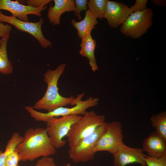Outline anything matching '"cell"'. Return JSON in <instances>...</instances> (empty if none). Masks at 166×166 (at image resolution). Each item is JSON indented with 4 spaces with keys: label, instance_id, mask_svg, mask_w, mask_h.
<instances>
[{
    "label": "cell",
    "instance_id": "6da1fadb",
    "mask_svg": "<svg viewBox=\"0 0 166 166\" xmlns=\"http://www.w3.org/2000/svg\"><path fill=\"white\" fill-rule=\"evenodd\" d=\"M15 150L19 154L20 160L32 161L40 157H49L56 152L47 133L46 128H30L25 133L22 141Z\"/></svg>",
    "mask_w": 166,
    "mask_h": 166
},
{
    "label": "cell",
    "instance_id": "7a4b0ae2",
    "mask_svg": "<svg viewBox=\"0 0 166 166\" xmlns=\"http://www.w3.org/2000/svg\"><path fill=\"white\" fill-rule=\"evenodd\" d=\"M65 63L58 66L54 70L48 69L44 75V80L47 84L46 92L42 97L37 101L33 107L35 110L44 109L48 112L67 105L75 106L85 95L82 93L75 98L71 96L65 97L60 95L57 83L59 79L63 73L66 67Z\"/></svg>",
    "mask_w": 166,
    "mask_h": 166
},
{
    "label": "cell",
    "instance_id": "3957f363",
    "mask_svg": "<svg viewBox=\"0 0 166 166\" xmlns=\"http://www.w3.org/2000/svg\"><path fill=\"white\" fill-rule=\"evenodd\" d=\"M107 123L105 122L99 126L92 134L69 147V155L73 162H86L94 159L95 148L106 129Z\"/></svg>",
    "mask_w": 166,
    "mask_h": 166
},
{
    "label": "cell",
    "instance_id": "277c9868",
    "mask_svg": "<svg viewBox=\"0 0 166 166\" xmlns=\"http://www.w3.org/2000/svg\"><path fill=\"white\" fill-rule=\"evenodd\" d=\"M103 115H97L93 110L86 113L73 123L67 135L69 147L94 132L105 122Z\"/></svg>",
    "mask_w": 166,
    "mask_h": 166
},
{
    "label": "cell",
    "instance_id": "5b68a950",
    "mask_svg": "<svg viewBox=\"0 0 166 166\" xmlns=\"http://www.w3.org/2000/svg\"><path fill=\"white\" fill-rule=\"evenodd\" d=\"M99 101L98 98L90 97L84 101L81 100L73 107H61L47 113L38 112L30 106H26L25 109L36 121L46 122L49 119L53 117L67 116L71 115H83L88 109L97 105Z\"/></svg>",
    "mask_w": 166,
    "mask_h": 166
},
{
    "label": "cell",
    "instance_id": "8992f818",
    "mask_svg": "<svg viewBox=\"0 0 166 166\" xmlns=\"http://www.w3.org/2000/svg\"><path fill=\"white\" fill-rule=\"evenodd\" d=\"M153 15L152 9L148 8L141 11L132 13L121 24V32L132 38H140L152 26Z\"/></svg>",
    "mask_w": 166,
    "mask_h": 166
},
{
    "label": "cell",
    "instance_id": "52a82bcc",
    "mask_svg": "<svg viewBox=\"0 0 166 166\" xmlns=\"http://www.w3.org/2000/svg\"><path fill=\"white\" fill-rule=\"evenodd\" d=\"M81 117L71 115L60 118L53 117L47 121V133L56 148H59L65 145L66 141L63 139L64 138L67 136L72 125Z\"/></svg>",
    "mask_w": 166,
    "mask_h": 166
},
{
    "label": "cell",
    "instance_id": "ba28073f",
    "mask_svg": "<svg viewBox=\"0 0 166 166\" xmlns=\"http://www.w3.org/2000/svg\"><path fill=\"white\" fill-rule=\"evenodd\" d=\"M122 125L119 121L107 123L106 129L95 148V153L106 151L113 155L124 144L123 142Z\"/></svg>",
    "mask_w": 166,
    "mask_h": 166
},
{
    "label": "cell",
    "instance_id": "9c48e42d",
    "mask_svg": "<svg viewBox=\"0 0 166 166\" xmlns=\"http://www.w3.org/2000/svg\"><path fill=\"white\" fill-rule=\"evenodd\" d=\"M0 20L14 26L20 31L25 32L31 35L43 48H47L51 45L50 41L45 38L42 34V27L44 20L42 18L36 22L23 21L12 16L6 15L0 10Z\"/></svg>",
    "mask_w": 166,
    "mask_h": 166
},
{
    "label": "cell",
    "instance_id": "30bf717a",
    "mask_svg": "<svg viewBox=\"0 0 166 166\" xmlns=\"http://www.w3.org/2000/svg\"><path fill=\"white\" fill-rule=\"evenodd\" d=\"M142 148H133L124 144L115 153L114 157V166H125L130 164L137 163L141 166H146L145 155Z\"/></svg>",
    "mask_w": 166,
    "mask_h": 166
},
{
    "label": "cell",
    "instance_id": "8fae6325",
    "mask_svg": "<svg viewBox=\"0 0 166 166\" xmlns=\"http://www.w3.org/2000/svg\"><path fill=\"white\" fill-rule=\"evenodd\" d=\"M47 8L46 6L39 8H34L22 4L18 1L0 0V10L9 11L12 14V16L23 21L29 22L28 15L29 14L41 16L42 11Z\"/></svg>",
    "mask_w": 166,
    "mask_h": 166
},
{
    "label": "cell",
    "instance_id": "7c38bea8",
    "mask_svg": "<svg viewBox=\"0 0 166 166\" xmlns=\"http://www.w3.org/2000/svg\"><path fill=\"white\" fill-rule=\"evenodd\" d=\"M132 13L130 8L124 3L108 0L103 18L106 19L109 26L116 28Z\"/></svg>",
    "mask_w": 166,
    "mask_h": 166
},
{
    "label": "cell",
    "instance_id": "4fadbf2b",
    "mask_svg": "<svg viewBox=\"0 0 166 166\" xmlns=\"http://www.w3.org/2000/svg\"><path fill=\"white\" fill-rule=\"evenodd\" d=\"M142 149L148 156L161 157L166 155V141L154 131L144 140Z\"/></svg>",
    "mask_w": 166,
    "mask_h": 166
},
{
    "label": "cell",
    "instance_id": "5bb4252c",
    "mask_svg": "<svg viewBox=\"0 0 166 166\" xmlns=\"http://www.w3.org/2000/svg\"><path fill=\"white\" fill-rule=\"evenodd\" d=\"M54 6L50 3L47 17L53 25L60 24L61 15L64 13L74 11L75 2L73 0H54Z\"/></svg>",
    "mask_w": 166,
    "mask_h": 166
},
{
    "label": "cell",
    "instance_id": "9a60e30c",
    "mask_svg": "<svg viewBox=\"0 0 166 166\" xmlns=\"http://www.w3.org/2000/svg\"><path fill=\"white\" fill-rule=\"evenodd\" d=\"M97 17L89 10H86L85 15L83 20L77 22L73 19L71 24L77 30V35L80 39L86 36L91 34L95 26L97 24Z\"/></svg>",
    "mask_w": 166,
    "mask_h": 166
},
{
    "label": "cell",
    "instance_id": "2e32d148",
    "mask_svg": "<svg viewBox=\"0 0 166 166\" xmlns=\"http://www.w3.org/2000/svg\"><path fill=\"white\" fill-rule=\"evenodd\" d=\"M81 39L79 53L81 56L89 59L91 70L95 72L99 69L94 54L97 45L95 41L92 38L91 34H88Z\"/></svg>",
    "mask_w": 166,
    "mask_h": 166
},
{
    "label": "cell",
    "instance_id": "e0dca14e",
    "mask_svg": "<svg viewBox=\"0 0 166 166\" xmlns=\"http://www.w3.org/2000/svg\"><path fill=\"white\" fill-rule=\"evenodd\" d=\"M10 35L4 37L2 40L0 46V73L3 74L12 73L13 67L8 57L7 44Z\"/></svg>",
    "mask_w": 166,
    "mask_h": 166
},
{
    "label": "cell",
    "instance_id": "ac0fdd59",
    "mask_svg": "<svg viewBox=\"0 0 166 166\" xmlns=\"http://www.w3.org/2000/svg\"><path fill=\"white\" fill-rule=\"evenodd\" d=\"M152 125L155 131L166 141V112H163L153 115L150 118Z\"/></svg>",
    "mask_w": 166,
    "mask_h": 166
},
{
    "label": "cell",
    "instance_id": "d6986e66",
    "mask_svg": "<svg viewBox=\"0 0 166 166\" xmlns=\"http://www.w3.org/2000/svg\"><path fill=\"white\" fill-rule=\"evenodd\" d=\"M108 0H89L87 3L89 10L97 18L101 19L105 13Z\"/></svg>",
    "mask_w": 166,
    "mask_h": 166
},
{
    "label": "cell",
    "instance_id": "ffe728a7",
    "mask_svg": "<svg viewBox=\"0 0 166 166\" xmlns=\"http://www.w3.org/2000/svg\"><path fill=\"white\" fill-rule=\"evenodd\" d=\"M144 159L147 166H166V155L159 157L145 155Z\"/></svg>",
    "mask_w": 166,
    "mask_h": 166
},
{
    "label": "cell",
    "instance_id": "44dd1931",
    "mask_svg": "<svg viewBox=\"0 0 166 166\" xmlns=\"http://www.w3.org/2000/svg\"><path fill=\"white\" fill-rule=\"evenodd\" d=\"M74 1L75 6L74 15L80 20H81L82 18L81 15V12L82 10H86L88 1L87 0H75Z\"/></svg>",
    "mask_w": 166,
    "mask_h": 166
},
{
    "label": "cell",
    "instance_id": "7402d4cb",
    "mask_svg": "<svg viewBox=\"0 0 166 166\" xmlns=\"http://www.w3.org/2000/svg\"><path fill=\"white\" fill-rule=\"evenodd\" d=\"M147 0H136L134 4L130 8L133 12L142 11L147 8Z\"/></svg>",
    "mask_w": 166,
    "mask_h": 166
},
{
    "label": "cell",
    "instance_id": "603a6c76",
    "mask_svg": "<svg viewBox=\"0 0 166 166\" xmlns=\"http://www.w3.org/2000/svg\"><path fill=\"white\" fill-rule=\"evenodd\" d=\"M52 0H28L25 1L27 5L35 8H39L46 6Z\"/></svg>",
    "mask_w": 166,
    "mask_h": 166
},
{
    "label": "cell",
    "instance_id": "cb8c5ba5",
    "mask_svg": "<svg viewBox=\"0 0 166 166\" xmlns=\"http://www.w3.org/2000/svg\"><path fill=\"white\" fill-rule=\"evenodd\" d=\"M12 30V27L8 24H4L0 20V46L2 39L10 35Z\"/></svg>",
    "mask_w": 166,
    "mask_h": 166
},
{
    "label": "cell",
    "instance_id": "d4e9b609",
    "mask_svg": "<svg viewBox=\"0 0 166 166\" xmlns=\"http://www.w3.org/2000/svg\"><path fill=\"white\" fill-rule=\"evenodd\" d=\"M35 166H57L53 159L51 157H43L38 160Z\"/></svg>",
    "mask_w": 166,
    "mask_h": 166
},
{
    "label": "cell",
    "instance_id": "484cf974",
    "mask_svg": "<svg viewBox=\"0 0 166 166\" xmlns=\"http://www.w3.org/2000/svg\"><path fill=\"white\" fill-rule=\"evenodd\" d=\"M15 150L13 148L7 145H6L4 152L0 150V166H5V161L6 156L10 153Z\"/></svg>",
    "mask_w": 166,
    "mask_h": 166
},
{
    "label": "cell",
    "instance_id": "4316f807",
    "mask_svg": "<svg viewBox=\"0 0 166 166\" xmlns=\"http://www.w3.org/2000/svg\"><path fill=\"white\" fill-rule=\"evenodd\" d=\"M154 4L159 6H165L166 4V1L163 0H152Z\"/></svg>",
    "mask_w": 166,
    "mask_h": 166
},
{
    "label": "cell",
    "instance_id": "83f0119b",
    "mask_svg": "<svg viewBox=\"0 0 166 166\" xmlns=\"http://www.w3.org/2000/svg\"><path fill=\"white\" fill-rule=\"evenodd\" d=\"M64 166H71V165L70 163H68L67 164H66Z\"/></svg>",
    "mask_w": 166,
    "mask_h": 166
}]
</instances>
